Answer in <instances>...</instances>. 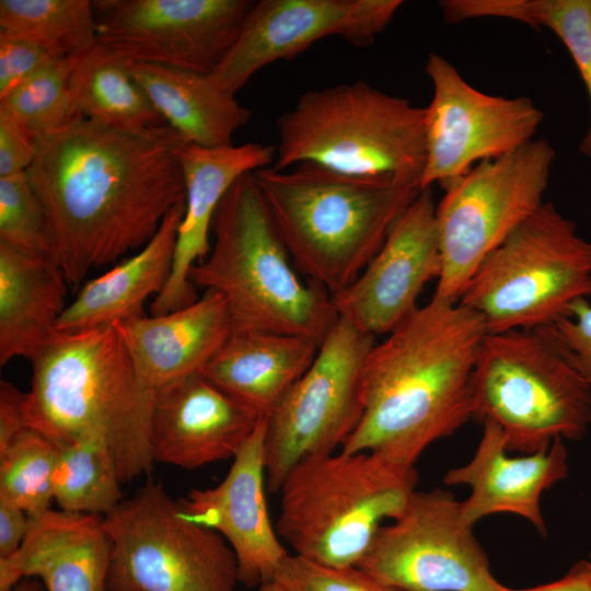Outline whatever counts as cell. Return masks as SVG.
I'll return each mask as SVG.
<instances>
[{
	"label": "cell",
	"mask_w": 591,
	"mask_h": 591,
	"mask_svg": "<svg viewBox=\"0 0 591 591\" xmlns=\"http://www.w3.org/2000/svg\"><path fill=\"white\" fill-rule=\"evenodd\" d=\"M26 393L20 392L8 381L0 382V451L26 429Z\"/></svg>",
	"instance_id": "39"
},
{
	"label": "cell",
	"mask_w": 591,
	"mask_h": 591,
	"mask_svg": "<svg viewBox=\"0 0 591 591\" xmlns=\"http://www.w3.org/2000/svg\"><path fill=\"white\" fill-rule=\"evenodd\" d=\"M318 344L308 337L231 333L200 373L260 417H267L312 364Z\"/></svg>",
	"instance_id": "25"
},
{
	"label": "cell",
	"mask_w": 591,
	"mask_h": 591,
	"mask_svg": "<svg viewBox=\"0 0 591 591\" xmlns=\"http://www.w3.org/2000/svg\"><path fill=\"white\" fill-rule=\"evenodd\" d=\"M472 419L497 424L508 452L532 454L591 425V386L547 326L487 333L472 381Z\"/></svg>",
	"instance_id": "8"
},
{
	"label": "cell",
	"mask_w": 591,
	"mask_h": 591,
	"mask_svg": "<svg viewBox=\"0 0 591 591\" xmlns=\"http://www.w3.org/2000/svg\"><path fill=\"white\" fill-rule=\"evenodd\" d=\"M70 288L49 257L19 252L0 242V364L31 360L57 332Z\"/></svg>",
	"instance_id": "26"
},
{
	"label": "cell",
	"mask_w": 591,
	"mask_h": 591,
	"mask_svg": "<svg viewBox=\"0 0 591 591\" xmlns=\"http://www.w3.org/2000/svg\"><path fill=\"white\" fill-rule=\"evenodd\" d=\"M36 153V135L0 111V177L26 172Z\"/></svg>",
	"instance_id": "38"
},
{
	"label": "cell",
	"mask_w": 591,
	"mask_h": 591,
	"mask_svg": "<svg viewBox=\"0 0 591 591\" xmlns=\"http://www.w3.org/2000/svg\"><path fill=\"white\" fill-rule=\"evenodd\" d=\"M183 142L167 125L134 132L81 116L36 136L26 173L46 215L50 258L70 288L142 248L185 201Z\"/></svg>",
	"instance_id": "1"
},
{
	"label": "cell",
	"mask_w": 591,
	"mask_h": 591,
	"mask_svg": "<svg viewBox=\"0 0 591 591\" xmlns=\"http://www.w3.org/2000/svg\"><path fill=\"white\" fill-rule=\"evenodd\" d=\"M391 521L357 565L372 577L406 591H503L452 493L416 490Z\"/></svg>",
	"instance_id": "13"
},
{
	"label": "cell",
	"mask_w": 591,
	"mask_h": 591,
	"mask_svg": "<svg viewBox=\"0 0 591 591\" xmlns=\"http://www.w3.org/2000/svg\"><path fill=\"white\" fill-rule=\"evenodd\" d=\"M109 591H235L237 561L216 531L188 520L153 479L104 517Z\"/></svg>",
	"instance_id": "10"
},
{
	"label": "cell",
	"mask_w": 591,
	"mask_h": 591,
	"mask_svg": "<svg viewBox=\"0 0 591 591\" xmlns=\"http://www.w3.org/2000/svg\"><path fill=\"white\" fill-rule=\"evenodd\" d=\"M376 344L339 317L304 374L266 417L265 468L269 493L280 490L302 460L336 452L362 415V369Z\"/></svg>",
	"instance_id": "12"
},
{
	"label": "cell",
	"mask_w": 591,
	"mask_h": 591,
	"mask_svg": "<svg viewBox=\"0 0 591 591\" xmlns=\"http://www.w3.org/2000/svg\"><path fill=\"white\" fill-rule=\"evenodd\" d=\"M416 468L369 452H333L300 461L280 487L276 523L293 555L357 566L384 520L397 518L416 491Z\"/></svg>",
	"instance_id": "6"
},
{
	"label": "cell",
	"mask_w": 591,
	"mask_h": 591,
	"mask_svg": "<svg viewBox=\"0 0 591 591\" xmlns=\"http://www.w3.org/2000/svg\"><path fill=\"white\" fill-rule=\"evenodd\" d=\"M28 520L24 510L0 498V558L11 556L20 548L28 529Z\"/></svg>",
	"instance_id": "40"
},
{
	"label": "cell",
	"mask_w": 591,
	"mask_h": 591,
	"mask_svg": "<svg viewBox=\"0 0 591 591\" xmlns=\"http://www.w3.org/2000/svg\"><path fill=\"white\" fill-rule=\"evenodd\" d=\"M113 326L138 375L154 393L200 372L231 334L225 300L213 290L173 312L143 314Z\"/></svg>",
	"instance_id": "23"
},
{
	"label": "cell",
	"mask_w": 591,
	"mask_h": 591,
	"mask_svg": "<svg viewBox=\"0 0 591 591\" xmlns=\"http://www.w3.org/2000/svg\"><path fill=\"white\" fill-rule=\"evenodd\" d=\"M283 591H406L372 577L358 566L329 567L289 554L274 581Z\"/></svg>",
	"instance_id": "35"
},
{
	"label": "cell",
	"mask_w": 591,
	"mask_h": 591,
	"mask_svg": "<svg viewBox=\"0 0 591 591\" xmlns=\"http://www.w3.org/2000/svg\"><path fill=\"white\" fill-rule=\"evenodd\" d=\"M129 65L166 125L188 143L231 146L234 132L251 119V111L210 74L155 63Z\"/></svg>",
	"instance_id": "27"
},
{
	"label": "cell",
	"mask_w": 591,
	"mask_h": 591,
	"mask_svg": "<svg viewBox=\"0 0 591 591\" xmlns=\"http://www.w3.org/2000/svg\"><path fill=\"white\" fill-rule=\"evenodd\" d=\"M55 59L33 42L0 32V99Z\"/></svg>",
	"instance_id": "37"
},
{
	"label": "cell",
	"mask_w": 591,
	"mask_h": 591,
	"mask_svg": "<svg viewBox=\"0 0 591 591\" xmlns=\"http://www.w3.org/2000/svg\"><path fill=\"white\" fill-rule=\"evenodd\" d=\"M257 591H283L279 584L276 582H270L260 586Z\"/></svg>",
	"instance_id": "43"
},
{
	"label": "cell",
	"mask_w": 591,
	"mask_h": 591,
	"mask_svg": "<svg viewBox=\"0 0 591 591\" xmlns=\"http://www.w3.org/2000/svg\"><path fill=\"white\" fill-rule=\"evenodd\" d=\"M590 296L591 241L544 202L484 258L457 302L497 334L553 325Z\"/></svg>",
	"instance_id": "9"
},
{
	"label": "cell",
	"mask_w": 591,
	"mask_h": 591,
	"mask_svg": "<svg viewBox=\"0 0 591 591\" xmlns=\"http://www.w3.org/2000/svg\"><path fill=\"white\" fill-rule=\"evenodd\" d=\"M25 424L57 447L103 440L121 483L152 470L155 393L138 375L113 325L56 332L33 356Z\"/></svg>",
	"instance_id": "3"
},
{
	"label": "cell",
	"mask_w": 591,
	"mask_h": 591,
	"mask_svg": "<svg viewBox=\"0 0 591 591\" xmlns=\"http://www.w3.org/2000/svg\"><path fill=\"white\" fill-rule=\"evenodd\" d=\"M97 44L132 62L210 74L233 46L254 1H92Z\"/></svg>",
	"instance_id": "15"
},
{
	"label": "cell",
	"mask_w": 591,
	"mask_h": 591,
	"mask_svg": "<svg viewBox=\"0 0 591 591\" xmlns=\"http://www.w3.org/2000/svg\"><path fill=\"white\" fill-rule=\"evenodd\" d=\"M0 242L50 258L46 215L26 172L0 177Z\"/></svg>",
	"instance_id": "34"
},
{
	"label": "cell",
	"mask_w": 591,
	"mask_h": 591,
	"mask_svg": "<svg viewBox=\"0 0 591 591\" xmlns=\"http://www.w3.org/2000/svg\"><path fill=\"white\" fill-rule=\"evenodd\" d=\"M276 147L258 142L217 148L184 141L178 151L185 185V212L178 227L172 273L150 306L152 315L173 312L198 300L188 279L190 269L206 258L216 210L242 175L267 167Z\"/></svg>",
	"instance_id": "20"
},
{
	"label": "cell",
	"mask_w": 591,
	"mask_h": 591,
	"mask_svg": "<svg viewBox=\"0 0 591 591\" xmlns=\"http://www.w3.org/2000/svg\"><path fill=\"white\" fill-rule=\"evenodd\" d=\"M568 454L563 439L532 454L510 456L500 427L483 422V434L473 457L449 470L443 483L471 488L461 502L463 518L474 524L495 513H512L528 520L541 535L546 534L541 509L542 494L568 475Z\"/></svg>",
	"instance_id": "21"
},
{
	"label": "cell",
	"mask_w": 591,
	"mask_h": 591,
	"mask_svg": "<svg viewBox=\"0 0 591 591\" xmlns=\"http://www.w3.org/2000/svg\"><path fill=\"white\" fill-rule=\"evenodd\" d=\"M20 548L0 558V591L38 577L47 591H109L112 542L104 517L51 508L28 515Z\"/></svg>",
	"instance_id": "22"
},
{
	"label": "cell",
	"mask_w": 591,
	"mask_h": 591,
	"mask_svg": "<svg viewBox=\"0 0 591 591\" xmlns=\"http://www.w3.org/2000/svg\"><path fill=\"white\" fill-rule=\"evenodd\" d=\"M11 591H42V586L36 580L25 578L16 583Z\"/></svg>",
	"instance_id": "42"
},
{
	"label": "cell",
	"mask_w": 591,
	"mask_h": 591,
	"mask_svg": "<svg viewBox=\"0 0 591 591\" xmlns=\"http://www.w3.org/2000/svg\"><path fill=\"white\" fill-rule=\"evenodd\" d=\"M129 63L99 44L82 54L69 81L74 116L134 132L166 126Z\"/></svg>",
	"instance_id": "28"
},
{
	"label": "cell",
	"mask_w": 591,
	"mask_h": 591,
	"mask_svg": "<svg viewBox=\"0 0 591 591\" xmlns=\"http://www.w3.org/2000/svg\"><path fill=\"white\" fill-rule=\"evenodd\" d=\"M503 591H591V577L587 560H580L557 581L526 589L505 587Z\"/></svg>",
	"instance_id": "41"
},
{
	"label": "cell",
	"mask_w": 591,
	"mask_h": 591,
	"mask_svg": "<svg viewBox=\"0 0 591 591\" xmlns=\"http://www.w3.org/2000/svg\"><path fill=\"white\" fill-rule=\"evenodd\" d=\"M0 32L33 42L55 58L77 57L97 44L89 0H1Z\"/></svg>",
	"instance_id": "30"
},
{
	"label": "cell",
	"mask_w": 591,
	"mask_h": 591,
	"mask_svg": "<svg viewBox=\"0 0 591 591\" xmlns=\"http://www.w3.org/2000/svg\"><path fill=\"white\" fill-rule=\"evenodd\" d=\"M184 212L185 201L169 211L153 237L135 255L82 285L57 321L56 331H88L143 315V303L160 294L171 276Z\"/></svg>",
	"instance_id": "24"
},
{
	"label": "cell",
	"mask_w": 591,
	"mask_h": 591,
	"mask_svg": "<svg viewBox=\"0 0 591 591\" xmlns=\"http://www.w3.org/2000/svg\"><path fill=\"white\" fill-rule=\"evenodd\" d=\"M275 169L311 162L358 176L420 183L425 107L363 81L303 93L277 119Z\"/></svg>",
	"instance_id": "7"
},
{
	"label": "cell",
	"mask_w": 591,
	"mask_h": 591,
	"mask_svg": "<svg viewBox=\"0 0 591 591\" xmlns=\"http://www.w3.org/2000/svg\"><path fill=\"white\" fill-rule=\"evenodd\" d=\"M487 328L459 302L432 297L376 343L362 369L360 420L339 451L415 468L425 450L472 419V381Z\"/></svg>",
	"instance_id": "2"
},
{
	"label": "cell",
	"mask_w": 591,
	"mask_h": 591,
	"mask_svg": "<svg viewBox=\"0 0 591 591\" xmlns=\"http://www.w3.org/2000/svg\"><path fill=\"white\" fill-rule=\"evenodd\" d=\"M587 564H588V569H589V573H590V577H591V553H590L589 560H587Z\"/></svg>",
	"instance_id": "44"
},
{
	"label": "cell",
	"mask_w": 591,
	"mask_h": 591,
	"mask_svg": "<svg viewBox=\"0 0 591 591\" xmlns=\"http://www.w3.org/2000/svg\"><path fill=\"white\" fill-rule=\"evenodd\" d=\"M115 459L107 444L86 438L58 447L53 497L59 510L105 517L124 499Z\"/></svg>",
	"instance_id": "31"
},
{
	"label": "cell",
	"mask_w": 591,
	"mask_h": 591,
	"mask_svg": "<svg viewBox=\"0 0 591 591\" xmlns=\"http://www.w3.org/2000/svg\"><path fill=\"white\" fill-rule=\"evenodd\" d=\"M436 207L430 187L421 189L358 278L332 297L339 317L376 337L418 308L425 285L442 269Z\"/></svg>",
	"instance_id": "17"
},
{
	"label": "cell",
	"mask_w": 591,
	"mask_h": 591,
	"mask_svg": "<svg viewBox=\"0 0 591 591\" xmlns=\"http://www.w3.org/2000/svg\"><path fill=\"white\" fill-rule=\"evenodd\" d=\"M211 232L210 252L188 279L224 298L231 333L298 335L320 345L338 318L332 297L296 273L253 172L225 193Z\"/></svg>",
	"instance_id": "5"
},
{
	"label": "cell",
	"mask_w": 591,
	"mask_h": 591,
	"mask_svg": "<svg viewBox=\"0 0 591 591\" xmlns=\"http://www.w3.org/2000/svg\"><path fill=\"white\" fill-rule=\"evenodd\" d=\"M573 368L591 386V305L579 299L570 316L547 326Z\"/></svg>",
	"instance_id": "36"
},
{
	"label": "cell",
	"mask_w": 591,
	"mask_h": 591,
	"mask_svg": "<svg viewBox=\"0 0 591 591\" xmlns=\"http://www.w3.org/2000/svg\"><path fill=\"white\" fill-rule=\"evenodd\" d=\"M456 22L476 18H502L533 28L551 30L565 45L584 84L590 123L579 151L591 159V0H456Z\"/></svg>",
	"instance_id": "29"
},
{
	"label": "cell",
	"mask_w": 591,
	"mask_h": 591,
	"mask_svg": "<svg viewBox=\"0 0 591 591\" xmlns=\"http://www.w3.org/2000/svg\"><path fill=\"white\" fill-rule=\"evenodd\" d=\"M58 447L26 428L0 451V498L34 515L50 509Z\"/></svg>",
	"instance_id": "32"
},
{
	"label": "cell",
	"mask_w": 591,
	"mask_h": 591,
	"mask_svg": "<svg viewBox=\"0 0 591 591\" xmlns=\"http://www.w3.org/2000/svg\"><path fill=\"white\" fill-rule=\"evenodd\" d=\"M80 56L58 58L46 65L0 99V111L36 136L67 125L78 117L72 112L69 81Z\"/></svg>",
	"instance_id": "33"
},
{
	"label": "cell",
	"mask_w": 591,
	"mask_h": 591,
	"mask_svg": "<svg viewBox=\"0 0 591 591\" xmlns=\"http://www.w3.org/2000/svg\"><path fill=\"white\" fill-rule=\"evenodd\" d=\"M265 437L263 417L218 485L195 488L177 501L188 520L216 531L227 541L236 557L239 581L247 588L273 582L281 561L290 554L268 512Z\"/></svg>",
	"instance_id": "18"
},
{
	"label": "cell",
	"mask_w": 591,
	"mask_h": 591,
	"mask_svg": "<svg viewBox=\"0 0 591 591\" xmlns=\"http://www.w3.org/2000/svg\"><path fill=\"white\" fill-rule=\"evenodd\" d=\"M426 72L433 91L425 107L426 163L421 189L434 183L443 186L476 164L534 139L544 114L530 97L486 94L434 53L427 58Z\"/></svg>",
	"instance_id": "14"
},
{
	"label": "cell",
	"mask_w": 591,
	"mask_h": 591,
	"mask_svg": "<svg viewBox=\"0 0 591 591\" xmlns=\"http://www.w3.org/2000/svg\"><path fill=\"white\" fill-rule=\"evenodd\" d=\"M253 174L293 266L331 297L358 278L421 192L417 181L311 162Z\"/></svg>",
	"instance_id": "4"
},
{
	"label": "cell",
	"mask_w": 591,
	"mask_h": 591,
	"mask_svg": "<svg viewBox=\"0 0 591 591\" xmlns=\"http://www.w3.org/2000/svg\"><path fill=\"white\" fill-rule=\"evenodd\" d=\"M401 0H260L254 2L222 61L210 73L234 94L262 68L293 58L315 42L340 36L352 45L373 43Z\"/></svg>",
	"instance_id": "16"
},
{
	"label": "cell",
	"mask_w": 591,
	"mask_h": 591,
	"mask_svg": "<svg viewBox=\"0 0 591 591\" xmlns=\"http://www.w3.org/2000/svg\"><path fill=\"white\" fill-rule=\"evenodd\" d=\"M262 418L200 372L192 374L155 393L153 460L193 470L234 457Z\"/></svg>",
	"instance_id": "19"
},
{
	"label": "cell",
	"mask_w": 591,
	"mask_h": 591,
	"mask_svg": "<svg viewBox=\"0 0 591 591\" xmlns=\"http://www.w3.org/2000/svg\"><path fill=\"white\" fill-rule=\"evenodd\" d=\"M552 144L533 139L443 185L436 207L442 269L433 297L457 302L484 258L545 201Z\"/></svg>",
	"instance_id": "11"
}]
</instances>
